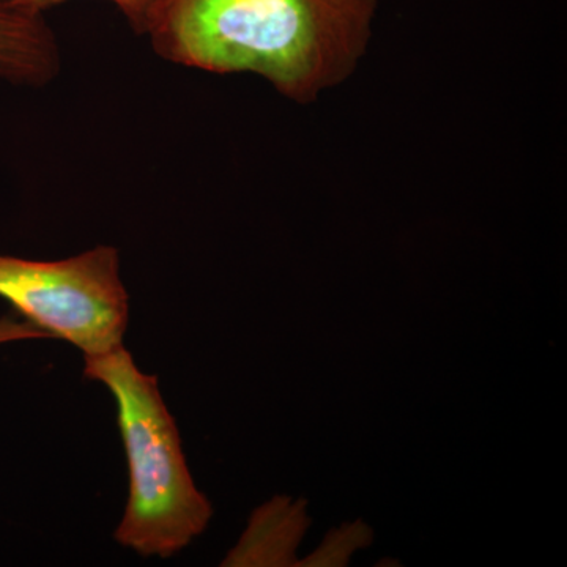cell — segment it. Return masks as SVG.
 <instances>
[{"label":"cell","mask_w":567,"mask_h":567,"mask_svg":"<svg viewBox=\"0 0 567 567\" xmlns=\"http://www.w3.org/2000/svg\"><path fill=\"white\" fill-rule=\"evenodd\" d=\"M377 0H159L147 35L175 65L251 73L308 103L363 52Z\"/></svg>","instance_id":"1"},{"label":"cell","mask_w":567,"mask_h":567,"mask_svg":"<svg viewBox=\"0 0 567 567\" xmlns=\"http://www.w3.org/2000/svg\"><path fill=\"white\" fill-rule=\"evenodd\" d=\"M61 69V47L44 14L0 2V80L39 89Z\"/></svg>","instance_id":"4"},{"label":"cell","mask_w":567,"mask_h":567,"mask_svg":"<svg viewBox=\"0 0 567 567\" xmlns=\"http://www.w3.org/2000/svg\"><path fill=\"white\" fill-rule=\"evenodd\" d=\"M50 338L47 333L25 322H14L11 319H0V346L9 342L24 341V339Z\"/></svg>","instance_id":"8"},{"label":"cell","mask_w":567,"mask_h":567,"mask_svg":"<svg viewBox=\"0 0 567 567\" xmlns=\"http://www.w3.org/2000/svg\"><path fill=\"white\" fill-rule=\"evenodd\" d=\"M371 529L361 522L357 524L344 525V527L334 529L323 540L319 550L308 558L306 566H344L358 548L368 546L371 543Z\"/></svg>","instance_id":"6"},{"label":"cell","mask_w":567,"mask_h":567,"mask_svg":"<svg viewBox=\"0 0 567 567\" xmlns=\"http://www.w3.org/2000/svg\"><path fill=\"white\" fill-rule=\"evenodd\" d=\"M0 298L50 338L96 357L123 346L130 297L121 252L99 245L62 260L0 254Z\"/></svg>","instance_id":"3"},{"label":"cell","mask_w":567,"mask_h":567,"mask_svg":"<svg viewBox=\"0 0 567 567\" xmlns=\"http://www.w3.org/2000/svg\"><path fill=\"white\" fill-rule=\"evenodd\" d=\"M305 502L276 498L254 514L248 532L227 558L233 566H289L309 527Z\"/></svg>","instance_id":"5"},{"label":"cell","mask_w":567,"mask_h":567,"mask_svg":"<svg viewBox=\"0 0 567 567\" xmlns=\"http://www.w3.org/2000/svg\"><path fill=\"white\" fill-rule=\"evenodd\" d=\"M0 2L44 14L48 10L70 2V0H0ZM107 2L114 3L121 10L123 18L128 22L134 33L147 35L159 0H107Z\"/></svg>","instance_id":"7"},{"label":"cell","mask_w":567,"mask_h":567,"mask_svg":"<svg viewBox=\"0 0 567 567\" xmlns=\"http://www.w3.org/2000/svg\"><path fill=\"white\" fill-rule=\"evenodd\" d=\"M84 360V375L114 395L128 462V503L115 540L142 557L171 558L203 535L212 505L194 484L158 379L123 346Z\"/></svg>","instance_id":"2"}]
</instances>
